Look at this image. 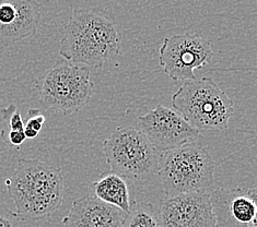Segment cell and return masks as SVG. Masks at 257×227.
I'll return each instance as SVG.
<instances>
[{
    "label": "cell",
    "mask_w": 257,
    "mask_h": 227,
    "mask_svg": "<svg viewBox=\"0 0 257 227\" xmlns=\"http://www.w3.org/2000/svg\"><path fill=\"white\" fill-rule=\"evenodd\" d=\"M0 227H21L18 214L3 203H0Z\"/></svg>",
    "instance_id": "15"
},
{
    "label": "cell",
    "mask_w": 257,
    "mask_h": 227,
    "mask_svg": "<svg viewBox=\"0 0 257 227\" xmlns=\"http://www.w3.org/2000/svg\"><path fill=\"white\" fill-rule=\"evenodd\" d=\"M6 186L20 219L48 217L63 203L62 170L39 159H18L17 167Z\"/></svg>",
    "instance_id": "2"
},
{
    "label": "cell",
    "mask_w": 257,
    "mask_h": 227,
    "mask_svg": "<svg viewBox=\"0 0 257 227\" xmlns=\"http://www.w3.org/2000/svg\"><path fill=\"white\" fill-rule=\"evenodd\" d=\"M157 171L167 197L206 192L215 180V162L206 146L195 140L160 153Z\"/></svg>",
    "instance_id": "3"
},
{
    "label": "cell",
    "mask_w": 257,
    "mask_h": 227,
    "mask_svg": "<svg viewBox=\"0 0 257 227\" xmlns=\"http://www.w3.org/2000/svg\"><path fill=\"white\" fill-rule=\"evenodd\" d=\"M252 227H254V226H252Z\"/></svg>",
    "instance_id": "20"
},
{
    "label": "cell",
    "mask_w": 257,
    "mask_h": 227,
    "mask_svg": "<svg viewBox=\"0 0 257 227\" xmlns=\"http://www.w3.org/2000/svg\"><path fill=\"white\" fill-rule=\"evenodd\" d=\"M121 35L109 10L73 9L64 29L59 54L66 61L102 67L120 52Z\"/></svg>",
    "instance_id": "1"
},
{
    "label": "cell",
    "mask_w": 257,
    "mask_h": 227,
    "mask_svg": "<svg viewBox=\"0 0 257 227\" xmlns=\"http://www.w3.org/2000/svg\"><path fill=\"white\" fill-rule=\"evenodd\" d=\"M40 103L47 109L73 115L88 105L94 92L90 67L58 61L38 81Z\"/></svg>",
    "instance_id": "5"
},
{
    "label": "cell",
    "mask_w": 257,
    "mask_h": 227,
    "mask_svg": "<svg viewBox=\"0 0 257 227\" xmlns=\"http://www.w3.org/2000/svg\"><path fill=\"white\" fill-rule=\"evenodd\" d=\"M93 194L107 204L116 206L124 213L131 211L132 202L130 199V190L123 177L113 171L104 173L92 183Z\"/></svg>",
    "instance_id": "13"
},
{
    "label": "cell",
    "mask_w": 257,
    "mask_h": 227,
    "mask_svg": "<svg viewBox=\"0 0 257 227\" xmlns=\"http://www.w3.org/2000/svg\"><path fill=\"white\" fill-rule=\"evenodd\" d=\"M125 216L119 208L88 194L73 201L62 224L64 227H121Z\"/></svg>",
    "instance_id": "12"
},
{
    "label": "cell",
    "mask_w": 257,
    "mask_h": 227,
    "mask_svg": "<svg viewBox=\"0 0 257 227\" xmlns=\"http://www.w3.org/2000/svg\"><path fill=\"white\" fill-rule=\"evenodd\" d=\"M103 152L111 171L124 179L145 180L158 170V151L139 129L116 128L103 142Z\"/></svg>",
    "instance_id": "6"
},
{
    "label": "cell",
    "mask_w": 257,
    "mask_h": 227,
    "mask_svg": "<svg viewBox=\"0 0 257 227\" xmlns=\"http://www.w3.org/2000/svg\"><path fill=\"white\" fill-rule=\"evenodd\" d=\"M174 110L197 130H225L234 104L209 78L185 81L172 96Z\"/></svg>",
    "instance_id": "4"
},
{
    "label": "cell",
    "mask_w": 257,
    "mask_h": 227,
    "mask_svg": "<svg viewBox=\"0 0 257 227\" xmlns=\"http://www.w3.org/2000/svg\"><path fill=\"white\" fill-rule=\"evenodd\" d=\"M157 214L160 227H216L210 193L207 192L167 197Z\"/></svg>",
    "instance_id": "9"
},
{
    "label": "cell",
    "mask_w": 257,
    "mask_h": 227,
    "mask_svg": "<svg viewBox=\"0 0 257 227\" xmlns=\"http://www.w3.org/2000/svg\"><path fill=\"white\" fill-rule=\"evenodd\" d=\"M216 227H252L256 208L241 189L219 188L210 193Z\"/></svg>",
    "instance_id": "11"
},
{
    "label": "cell",
    "mask_w": 257,
    "mask_h": 227,
    "mask_svg": "<svg viewBox=\"0 0 257 227\" xmlns=\"http://www.w3.org/2000/svg\"><path fill=\"white\" fill-rule=\"evenodd\" d=\"M138 126L139 130L160 153L195 141L200 132L176 110L163 105H158L148 114L139 116Z\"/></svg>",
    "instance_id": "8"
},
{
    "label": "cell",
    "mask_w": 257,
    "mask_h": 227,
    "mask_svg": "<svg viewBox=\"0 0 257 227\" xmlns=\"http://www.w3.org/2000/svg\"><path fill=\"white\" fill-rule=\"evenodd\" d=\"M121 227H160L157 210L147 202L134 201Z\"/></svg>",
    "instance_id": "14"
},
{
    "label": "cell",
    "mask_w": 257,
    "mask_h": 227,
    "mask_svg": "<svg viewBox=\"0 0 257 227\" xmlns=\"http://www.w3.org/2000/svg\"><path fill=\"white\" fill-rule=\"evenodd\" d=\"M29 119L27 120V125H24V128H30L32 130L39 132L42 130L43 125L45 122V116L41 114L39 109L31 108L29 109Z\"/></svg>",
    "instance_id": "17"
},
{
    "label": "cell",
    "mask_w": 257,
    "mask_h": 227,
    "mask_svg": "<svg viewBox=\"0 0 257 227\" xmlns=\"http://www.w3.org/2000/svg\"><path fill=\"white\" fill-rule=\"evenodd\" d=\"M212 56L210 42L200 35H173L163 40L159 65L171 79L192 81L196 80L194 71L209 64Z\"/></svg>",
    "instance_id": "7"
},
{
    "label": "cell",
    "mask_w": 257,
    "mask_h": 227,
    "mask_svg": "<svg viewBox=\"0 0 257 227\" xmlns=\"http://www.w3.org/2000/svg\"><path fill=\"white\" fill-rule=\"evenodd\" d=\"M9 142L15 145V146H20L24 141L27 140L26 133H24V130H18V131H10L9 132Z\"/></svg>",
    "instance_id": "18"
},
{
    "label": "cell",
    "mask_w": 257,
    "mask_h": 227,
    "mask_svg": "<svg viewBox=\"0 0 257 227\" xmlns=\"http://www.w3.org/2000/svg\"><path fill=\"white\" fill-rule=\"evenodd\" d=\"M42 5L36 0H0V43L11 46L38 32Z\"/></svg>",
    "instance_id": "10"
},
{
    "label": "cell",
    "mask_w": 257,
    "mask_h": 227,
    "mask_svg": "<svg viewBox=\"0 0 257 227\" xmlns=\"http://www.w3.org/2000/svg\"><path fill=\"white\" fill-rule=\"evenodd\" d=\"M246 193H247L248 197L253 200L254 204H255L256 213H255V218H254V220H253V226H254V227H257V188L249 189Z\"/></svg>",
    "instance_id": "19"
},
{
    "label": "cell",
    "mask_w": 257,
    "mask_h": 227,
    "mask_svg": "<svg viewBox=\"0 0 257 227\" xmlns=\"http://www.w3.org/2000/svg\"><path fill=\"white\" fill-rule=\"evenodd\" d=\"M5 109L10 114L8 119V126L10 128V131L24 130V121L20 112L17 109V106L11 105Z\"/></svg>",
    "instance_id": "16"
}]
</instances>
